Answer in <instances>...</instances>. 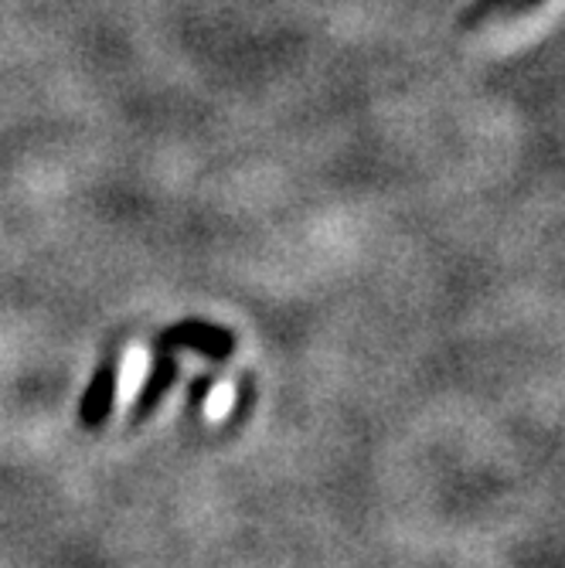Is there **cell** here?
Segmentation results:
<instances>
[{
	"mask_svg": "<svg viewBox=\"0 0 565 568\" xmlns=\"http://www.w3.org/2000/svg\"><path fill=\"white\" fill-rule=\"evenodd\" d=\"M150 372V351L143 344H133L120 361V378H117V408H130L147 382Z\"/></svg>",
	"mask_w": 565,
	"mask_h": 568,
	"instance_id": "obj_1",
	"label": "cell"
},
{
	"mask_svg": "<svg viewBox=\"0 0 565 568\" xmlns=\"http://www.w3.org/2000/svg\"><path fill=\"white\" fill-rule=\"evenodd\" d=\"M235 405V382H219L209 395V405H204V416H209V423H222L229 412Z\"/></svg>",
	"mask_w": 565,
	"mask_h": 568,
	"instance_id": "obj_2",
	"label": "cell"
}]
</instances>
